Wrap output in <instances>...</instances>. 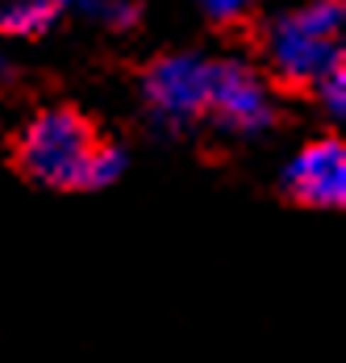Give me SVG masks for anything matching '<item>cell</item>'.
Here are the masks:
<instances>
[{
  "label": "cell",
  "instance_id": "6",
  "mask_svg": "<svg viewBox=\"0 0 346 363\" xmlns=\"http://www.w3.org/2000/svg\"><path fill=\"white\" fill-rule=\"evenodd\" d=\"M63 9L55 0H0V38H38Z\"/></svg>",
  "mask_w": 346,
  "mask_h": 363
},
{
  "label": "cell",
  "instance_id": "11",
  "mask_svg": "<svg viewBox=\"0 0 346 363\" xmlns=\"http://www.w3.org/2000/svg\"><path fill=\"white\" fill-rule=\"evenodd\" d=\"M9 79H13V63L0 55V84H9Z\"/></svg>",
  "mask_w": 346,
  "mask_h": 363
},
{
  "label": "cell",
  "instance_id": "8",
  "mask_svg": "<svg viewBox=\"0 0 346 363\" xmlns=\"http://www.w3.org/2000/svg\"><path fill=\"white\" fill-rule=\"evenodd\" d=\"M313 92H317V101H321V109H325L330 121H342L346 117V63L330 67V72L313 84Z\"/></svg>",
  "mask_w": 346,
  "mask_h": 363
},
{
  "label": "cell",
  "instance_id": "3",
  "mask_svg": "<svg viewBox=\"0 0 346 363\" xmlns=\"http://www.w3.org/2000/svg\"><path fill=\"white\" fill-rule=\"evenodd\" d=\"M208 75H213V59L192 50L155 59L142 72V101L150 121L167 134H179L192 121H201L208 113Z\"/></svg>",
  "mask_w": 346,
  "mask_h": 363
},
{
  "label": "cell",
  "instance_id": "10",
  "mask_svg": "<svg viewBox=\"0 0 346 363\" xmlns=\"http://www.w3.org/2000/svg\"><path fill=\"white\" fill-rule=\"evenodd\" d=\"M201 4V13H205L208 21H221V26H230V21H242L246 13L259 4V0H196Z\"/></svg>",
  "mask_w": 346,
  "mask_h": 363
},
{
  "label": "cell",
  "instance_id": "7",
  "mask_svg": "<svg viewBox=\"0 0 346 363\" xmlns=\"http://www.w3.org/2000/svg\"><path fill=\"white\" fill-rule=\"evenodd\" d=\"M125 150L121 146H108V143H96L92 150V159H88V167H84V192H96V188H108V184H117L125 176Z\"/></svg>",
  "mask_w": 346,
  "mask_h": 363
},
{
  "label": "cell",
  "instance_id": "9",
  "mask_svg": "<svg viewBox=\"0 0 346 363\" xmlns=\"http://www.w3.org/2000/svg\"><path fill=\"white\" fill-rule=\"evenodd\" d=\"M88 13L108 30H134L138 26V4L134 0H92Z\"/></svg>",
  "mask_w": 346,
  "mask_h": 363
},
{
  "label": "cell",
  "instance_id": "4",
  "mask_svg": "<svg viewBox=\"0 0 346 363\" xmlns=\"http://www.w3.org/2000/svg\"><path fill=\"white\" fill-rule=\"evenodd\" d=\"M208 117L238 138H259L276 125V96L246 59H213Z\"/></svg>",
  "mask_w": 346,
  "mask_h": 363
},
{
  "label": "cell",
  "instance_id": "2",
  "mask_svg": "<svg viewBox=\"0 0 346 363\" xmlns=\"http://www.w3.org/2000/svg\"><path fill=\"white\" fill-rule=\"evenodd\" d=\"M96 150V130L84 113L55 105L26 121L17 138V167L42 188H79L84 167Z\"/></svg>",
  "mask_w": 346,
  "mask_h": 363
},
{
  "label": "cell",
  "instance_id": "5",
  "mask_svg": "<svg viewBox=\"0 0 346 363\" xmlns=\"http://www.w3.org/2000/svg\"><path fill=\"white\" fill-rule=\"evenodd\" d=\"M284 192L296 205L309 209H342L346 205V146L342 138L325 134L317 143L301 146L292 155V163L284 167Z\"/></svg>",
  "mask_w": 346,
  "mask_h": 363
},
{
  "label": "cell",
  "instance_id": "12",
  "mask_svg": "<svg viewBox=\"0 0 346 363\" xmlns=\"http://www.w3.org/2000/svg\"><path fill=\"white\" fill-rule=\"evenodd\" d=\"M55 4H59V9H88L92 0H55Z\"/></svg>",
  "mask_w": 346,
  "mask_h": 363
},
{
  "label": "cell",
  "instance_id": "1",
  "mask_svg": "<svg viewBox=\"0 0 346 363\" xmlns=\"http://www.w3.org/2000/svg\"><path fill=\"white\" fill-rule=\"evenodd\" d=\"M342 26H346L342 0H309L301 9L279 13L263 34L272 75L288 88H313L330 67L346 63Z\"/></svg>",
  "mask_w": 346,
  "mask_h": 363
}]
</instances>
